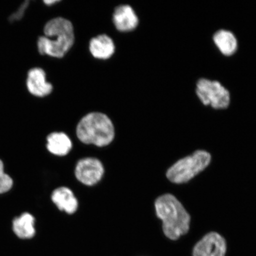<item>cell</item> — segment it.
<instances>
[{"label":"cell","instance_id":"6da1fadb","mask_svg":"<svg viewBox=\"0 0 256 256\" xmlns=\"http://www.w3.org/2000/svg\"><path fill=\"white\" fill-rule=\"evenodd\" d=\"M44 36L38 41L41 55L62 58L74 42V32L71 22L62 18L52 19L44 27Z\"/></svg>","mask_w":256,"mask_h":256},{"label":"cell","instance_id":"3957f363","mask_svg":"<svg viewBox=\"0 0 256 256\" xmlns=\"http://www.w3.org/2000/svg\"><path fill=\"white\" fill-rule=\"evenodd\" d=\"M76 136L80 142L98 146H107L114 137V128L106 115L94 112L80 121L76 127Z\"/></svg>","mask_w":256,"mask_h":256},{"label":"cell","instance_id":"9a60e30c","mask_svg":"<svg viewBox=\"0 0 256 256\" xmlns=\"http://www.w3.org/2000/svg\"><path fill=\"white\" fill-rule=\"evenodd\" d=\"M12 180L7 174H4V166L0 160V194L7 192L12 188Z\"/></svg>","mask_w":256,"mask_h":256},{"label":"cell","instance_id":"7a4b0ae2","mask_svg":"<svg viewBox=\"0 0 256 256\" xmlns=\"http://www.w3.org/2000/svg\"><path fill=\"white\" fill-rule=\"evenodd\" d=\"M156 216L162 222V230L168 238L176 240L190 230V217L174 195L160 196L155 203Z\"/></svg>","mask_w":256,"mask_h":256},{"label":"cell","instance_id":"52a82bcc","mask_svg":"<svg viewBox=\"0 0 256 256\" xmlns=\"http://www.w3.org/2000/svg\"><path fill=\"white\" fill-rule=\"evenodd\" d=\"M226 242L216 232L207 234L194 246L192 256H226Z\"/></svg>","mask_w":256,"mask_h":256},{"label":"cell","instance_id":"9c48e42d","mask_svg":"<svg viewBox=\"0 0 256 256\" xmlns=\"http://www.w3.org/2000/svg\"><path fill=\"white\" fill-rule=\"evenodd\" d=\"M114 23L117 30L128 32L135 30L138 24V18L130 6L122 5L115 8Z\"/></svg>","mask_w":256,"mask_h":256},{"label":"cell","instance_id":"2e32d148","mask_svg":"<svg viewBox=\"0 0 256 256\" xmlns=\"http://www.w3.org/2000/svg\"><path fill=\"white\" fill-rule=\"evenodd\" d=\"M28 2H25L23 4H22L20 8L18 9V10L14 12L10 18V20L12 22H14L16 20H20L24 16L26 10L28 7Z\"/></svg>","mask_w":256,"mask_h":256},{"label":"cell","instance_id":"5b68a950","mask_svg":"<svg viewBox=\"0 0 256 256\" xmlns=\"http://www.w3.org/2000/svg\"><path fill=\"white\" fill-rule=\"evenodd\" d=\"M196 94L202 103L216 110L228 108L231 100L228 90L219 82L206 78L198 80Z\"/></svg>","mask_w":256,"mask_h":256},{"label":"cell","instance_id":"8992f818","mask_svg":"<svg viewBox=\"0 0 256 256\" xmlns=\"http://www.w3.org/2000/svg\"><path fill=\"white\" fill-rule=\"evenodd\" d=\"M104 169L103 164L97 158H85L76 164L75 174L81 183L87 186L97 184L103 177Z\"/></svg>","mask_w":256,"mask_h":256},{"label":"cell","instance_id":"277c9868","mask_svg":"<svg viewBox=\"0 0 256 256\" xmlns=\"http://www.w3.org/2000/svg\"><path fill=\"white\" fill-rule=\"evenodd\" d=\"M210 159L209 153L196 152L172 166L167 172V177L172 183H185L204 170L209 165Z\"/></svg>","mask_w":256,"mask_h":256},{"label":"cell","instance_id":"30bf717a","mask_svg":"<svg viewBox=\"0 0 256 256\" xmlns=\"http://www.w3.org/2000/svg\"><path fill=\"white\" fill-rule=\"evenodd\" d=\"M52 200L60 210L65 211L67 214H73L78 210V200L68 188L60 187L54 190Z\"/></svg>","mask_w":256,"mask_h":256},{"label":"cell","instance_id":"ba28073f","mask_svg":"<svg viewBox=\"0 0 256 256\" xmlns=\"http://www.w3.org/2000/svg\"><path fill=\"white\" fill-rule=\"evenodd\" d=\"M26 86L32 95L43 98L51 94L52 85L46 82V72L42 69L34 68L28 72Z\"/></svg>","mask_w":256,"mask_h":256},{"label":"cell","instance_id":"4fadbf2b","mask_svg":"<svg viewBox=\"0 0 256 256\" xmlns=\"http://www.w3.org/2000/svg\"><path fill=\"white\" fill-rule=\"evenodd\" d=\"M213 40L224 56H232L238 50V40L232 32L224 30L217 31L214 35Z\"/></svg>","mask_w":256,"mask_h":256},{"label":"cell","instance_id":"5bb4252c","mask_svg":"<svg viewBox=\"0 0 256 256\" xmlns=\"http://www.w3.org/2000/svg\"><path fill=\"white\" fill-rule=\"evenodd\" d=\"M34 224V217L30 214L24 213L14 220L12 228L18 238L30 239L35 234Z\"/></svg>","mask_w":256,"mask_h":256},{"label":"cell","instance_id":"7c38bea8","mask_svg":"<svg viewBox=\"0 0 256 256\" xmlns=\"http://www.w3.org/2000/svg\"><path fill=\"white\" fill-rule=\"evenodd\" d=\"M47 148L53 154L65 156L71 151V140L63 132H53L47 137Z\"/></svg>","mask_w":256,"mask_h":256},{"label":"cell","instance_id":"e0dca14e","mask_svg":"<svg viewBox=\"0 0 256 256\" xmlns=\"http://www.w3.org/2000/svg\"><path fill=\"white\" fill-rule=\"evenodd\" d=\"M58 2L56 1V0H54V1H44V2L46 3L47 5H51L53 4H55V3Z\"/></svg>","mask_w":256,"mask_h":256},{"label":"cell","instance_id":"8fae6325","mask_svg":"<svg viewBox=\"0 0 256 256\" xmlns=\"http://www.w3.org/2000/svg\"><path fill=\"white\" fill-rule=\"evenodd\" d=\"M114 44L110 37L106 34L92 38L90 42V50L96 58L107 60L114 52Z\"/></svg>","mask_w":256,"mask_h":256}]
</instances>
